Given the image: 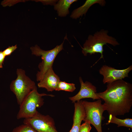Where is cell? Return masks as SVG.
<instances>
[{
	"mask_svg": "<svg viewBox=\"0 0 132 132\" xmlns=\"http://www.w3.org/2000/svg\"><path fill=\"white\" fill-rule=\"evenodd\" d=\"M97 95L104 101L103 104L109 115H124L131 110L132 85L123 79L108 84L106 89Z\"/></svg>",
	"mask_w": 132,
	"mask_h": 132,
	"instance_id": "cell-1",
	"label": "cell"
},
{
	"mask_svg": "<svg viewBox=\"0 0 132 132\" xmlns=\"http://www.w3.org/2000/svg\"><path fill=\"white\" fill-rule=\"evenodd\" d=\"M108 30L102 29L93 35H89L82 47L83 55L87 56L88 54L92 55L99 53L101 55L99 59H104L103 53L104 45L108 44L114 46L119 45L115 38L108 35Z\"/></svg>",
	"mask_w": 132,
	"mask_h": 132,
	"instance_id": "cell-2",
	"label": "cell"
},
{
	"mask_svg": "<svg viewBox=\"0 0 132 132\" xmlns=\"http://www.w3.org/2000/svg\"><path fill=\"white\" fill-rule=\"evenodd\" d=\"M45 96H54L52 94L40 93L37 91V87H35L20 105V109L17 116V119L30 118L36 115L38 112L37 108L41 107L44 103L42 97Z\"/></svg>",
	"mask_w": 132,
	"mask_h": 132,
	"instance_id": "cell-3",
	"label": "cell"
},
{
	"mask_svg": "<svg viewBox=\"0 0 132 132\" xmlns=\"http://www.w3.org/2000/svg\"><path fill=\"white\" fill-rule=\"evenodd\" d=\"M66 36L64 38L63 42L60 45H57L53 49L45 51L41 49L37 45L30 48L33 55L36 56H41L42 61L38 65L39 71L36 75V80L40 81L49 69L52 67L54 60L58 53L63 49V44Z\"/></svg>",
	"mask_w": 132,
	"mask_h": 132,
	"instance_id": "cell-4",
	"label": "cell"
},
{
	"mask_svg": "<svg viewBox=\"0 0 132 132\" xmlns=\"http://www.w3.org/2000/svg\"><path fill=\"white\" fill-rule=\"evenodd\" d=\"M17 77L11 82L10 88L16 96L18 104L20 105L28 95L36 87L35 83L25 74L24 70H17Z\"/></svg>",
	"mask_w": 132,
	"mask_h": 132,
	"instance_id": "cell-5",
	"label": "cell"
},
{
	"mask_svg": "<svg viewBox=\"0 0 132 132\" xmlns=\"http://www.w3.org/2000/svg\"><path fill=\"white\" fill-rule=\"evenodd\" d=\"M82 103L85 114L83 121L89 122L94 126L98 132H102V121L104 119L103 114L105 110L100 99L93 102L82 101Z\"/></svg>",
	"mask_w": 132,
	"mask_h": 132,
	"instance_id": "cell-6",
	"label": "cell"
},
{
	"mask_svg": "<svg viewBox=\"0 0 132 132\" xmlns=\"http://www.w3.org/2000/svg\"><path fill=\"white\" fill-rule=\"evenodd\" d=\"M23 122L24 124L30 126L37 132H58L53 119L49 115L39 112L32 117L24 119Z\"/></svg>",
	"mask_w": 132,
	"mask_h": 132,
	"instance_id": "cell-7",
	"label": "cell"
},
{
	"mask_svg": "<svg viewBox=\"0 0 132 132\" xmlns=\"http://www.w3.org/2000/svg\"><path fill=\"white\" fill-rule=\"evenodd\" d=\"M132 70V65L125 69L120 70L105 65L100 68L99 72L103 77V83L108 84L128 77V74Z\"/></svg>",
	"mask_w": 132,
	"mask_h": 132,
	"instance_id": "cell-8",
	"label": "cell"
},
{
	"mask_svg": "<svg viewBox=\"0 0 132 132\" xmlns=\"http://www.w3.org/2000/svg\"><path fill=\"white\" fill-rule=\"evenodd\" d=\"M79 80L81 85L80 90L75 95L69 98L73 102L85 98H91L93 100L100 99L97 95V88L95 86L88 81L84 82L81 77Z\"/></svg>",
	"mask_w": 132,
	"mask_h": 132,
	"instance_id": "cell-9",
	"label": "cell"
},
{
	"mask_svg": "<svg viewBox=\"0 0 132 132\" xmlns=\"http://www.w3.org/2000/svg\"><path fill=\"white\" fill-rule=\"evenodd\" d=\"M60 81L59 77L55 73L52 67L47 72L37 85L39 88H44L48 91H56Z\"/></svg>",
	"mask_w": 132,
	"mask_h": 132,
	"instance_id": "cell-10",
	"label": "cell"
},
{
	"mask_svg": "<svg viewBox=\"0 0 132 132\" xmlns=\"http://www.w3.org/2000/svg\"><path fill=\"white\" fill-rule=\"evenodd\" d=\"M82 100L75 102V111L72 128L69 132H78L81 122L84 119L85 109L82 103Z\"/></svg>",
	"mask_w": 132,
	"mask_h": 132,
	"instance_id": "cell-11",
	"label": "cell"
},
{
	"mask_svg": "<svg viewBox=\"0 0 132 132\" xmlns=\"http://www.w3.org/2000/svg\"><path fill=\"white\" fill-rule=\"evenodd\" d=\"M106 2L104 0H87L82 6L75 9L72 12L70 17L77 19L85 15L89 8L93 4L98 3L102 6H104Z\"/></svg>",
	"mask_w": 132,
	"mask_h": 132,
	"instance_id": "cell-12",
	"label": "cell"
},
{
	"mask_svg": "<svg viewBox=\"0 0 132 132\" xmlns=\"http://www.w3.org/2000/svg\"><path fill=\"white\" fill-rule=\"evenodd\" d=\"M77 0H60L54 5V9L57 11L58 15L65 17L69 13V8L73 2Z\"/></svg>",
	"mask_w": 132,
	"mask_h": 132,
	"instance_id": "cell-13",
	"label": "cell"
},
{
	"mask_svg": "<svg viewBox=\"0 0 132 132\" xmlns=\"http://www.w3.org/2000/svg\"><path fill=\"white\" fill-rule=\"evenodd\" d=\"M110 123L117 125L118 127L124 126L132 129V119L127 118L123 119H121L114 116L109 115V120L106 124L108 125Z\"/></svg>",
	"mask_w": 132,
	"mask_h": 132,
	"instance_id": "cell-14",
	"label": "cell"
},
{
	"mask_svg": "<svg viewBox=\"0 0 132 132\" xmlns=\"http://www.w3.org/2000/svg\"><path fill=\"white\" fill-rule=\"evenodd\" d=\"M76 89V88L74 84L68 83L65 81H60L58 84L56 91L62 90L73 92Z\"/></svg>",
	"mask_w": 132,
	"mask_h": 132,
	"instance_id": "cell-15",
	"label": "cell"
},
{
	"mask_svg": "<svg viewBox=\"0 0 132 132\" xmlns=\"http://www.w3.org/2000/svg\"><path fill=\"white\" fill-rule=\"evenodd\" d=\"M12 132H37L33 128L27 124H24L16 127Z\"/></svg>",
	"mask_w": 132,
	"mask_h": 132,
	"instance_id": "cell-16",
	"label": "cell"
},
{
	"mask_svg": "<svg viewBox=\"0 0 132 132\" xmlns=\"http://www.w3.org/2000/svg\"><path fill=\"white\" fill-rule=\"evenodd\" d=\"M90 124L89 122L85 121L81 125L78 132H90L91 129Z\"/></svg>",
	"mask_w": 132,
	"mask_h": 132,
	"instance_id": "cell-17",
	"label": "cell"
},
{
	"mask_svg": "<svg viewBox=\"0 0 132 132\" xmlns=\"http://www.w3.org/2000/svg\"><path fill=\"white\" fill-rule=\"evenodd\" d=\"M17 48V45H15L14 46H9L3 51V53L5 57L8 56L10 55Z\"/></svg>",
	"mask_w": 132,
	"mask_h": 132,
	"instance_id": "cell-18",
	"label": "cell"
},
{
	"mask_svg": "<svg viewBox=\"0 0 132 132\" xmlns=\"http://www.w3.org/2000/svg\"><path fill=\"white\" fill-rule=\"evenodd\" d=\"M5 57L3 53V51H0V68H2L3 67L2 65Z\"/></svg>",
	"mask_w": 132,
	"mask_h": 132,
	"instance_id": "cell-19",
	"label": "cell"
}]
</instances>
